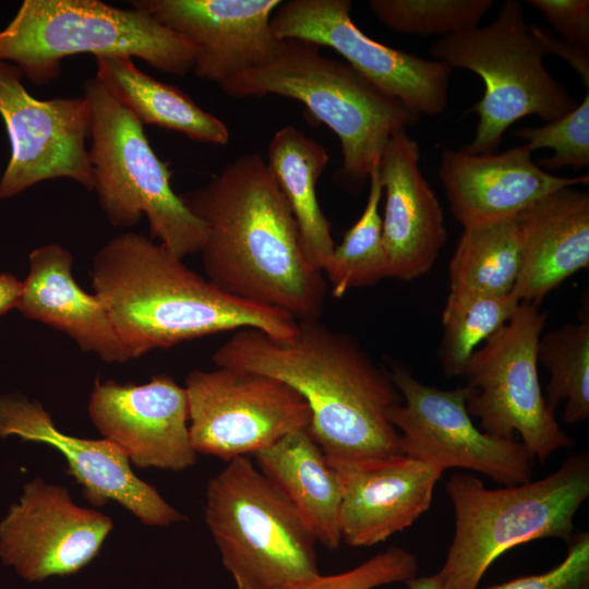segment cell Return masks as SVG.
Wrapping results in <instances>:
<instances>
[{"label":"cell","instance_id":"1","mask_svg":"<svg viewBox=\"0 0 589 589\" xmlns=\"http://www.w3.org/2000/svg\"><path fill=\"white\" fill-rule=\"evenodd\" d=\"M180 196L206 226L200 253L211 283L297 321L320 317L326 279L308 261L291 208L260 154L242 155Z\"/></svg>","mask_w":589,"mask_h":589},{"label":"cell","instance_id":"2","mask_svg":"<svg viewBox=\"0 0 589 589\" xmlns=\"http://www.w3.org/2000/svg\"><path fill=\"white\" fill-rule=\"evenodd\" d=\"M216 366L273 376L293 388L311 412L309 432L332 460L400 452L387 411L402 401L389 372L358 341L318 318L298 321L290 341L255 328L236 330L213 354ZM402 454V453H401Z\"/></svg>","mask_w":589,"mask_h":589},{"label":"cell","instance_id":"3","mask_svg":"<svg viewBox=\"0 0 589 589\" xmlns=\"http://www.w3.org/2000/svg\"><path fill=\"white\" fill-rule=\"evenodd\" d=\"M89 274L130 359L220 332L255 328L281 341L298 332L290 314L228 294L140 233L106 242Z\"/></svg>","mask_w":589,"mask_h":589},{"label":"cell","instance_id":"4","mask_svg":"<svg viewBox=\"0 0 589 589\" xmlns=\"http://www.w3.org/2000/svg\"><path fill=\"white\" fill-rule=\"evenodd\" d=\"M446 493L455 531L438 573L446 589H478L486 569L509 549L538 539H573L576 514L589 496V454H572L543 478L498 489L454 473Z\"/></svg>","mask_w":589,"mask_h":589},{"label":"cell","instance_id":"5","mask_svg":"<svg viewBox=\"0 0 589 589\" xmlns=\"http://www.w3.org/2000/svg\"><path fill=\"white\" fill-rule=\"evenodd\" d=\"M220 87L235 98L275 94L302 103L339 139L342 166L337 175L356 192L369 180L389 139L420 118L348 63L296 39L283 40L269 62L230 77Z\"/></svg>","mask_w":589,"mask_h":589},{"label":"cell","instance_id":"6","mask_svg":"<svg viewBox=\"0 0 589 589\" xmlns=\"http://www.w3.org/2000/svg\"><path fill=\"white\" fill-rule=\"evenodd\" d=\"M79 53L139 58L184 76L196 49L143 10L99 0H25L0 31V61L16 65L35 85L53 82L61 61Z\"/></svg>","mask_w":589,"mask_h":589},{"label":"cell","instance_id":"7","mask_svg":"<svg viewBox=\"0 0 589 589\" xmlns=\"http://www.w3.org/2000/svg\"><path fill=\"white\" fill-rule=\"evenodd\" d=\"M204 516L238 589H278L320 574L314 534L248 457L208 481Z\"/></svg>","mask_w":589,"mask_h":589},{"label":"cell","instance_id":"8","mask_svg":"<svg viewBox=\"0 0 589 589\" xmlns=\"http://www.w3.org/2000/svg\"><path fill=\"white\" fill-rule=\"evenodd\" d=\"M91 107L89 163L94 190L110 225L132 227L143 215L151 235L180 259L201 252L206 226L171 187L143 124L96 76L83 83Z\"/></svg>","mask_w":589,"mask_h":589},{"label":"cell","instance_id":"9","mask_svg":"<svg viewBox=\"0 0 589 589\" xmlns=\"http://www.w3.org/2000/svg\"><path fill=\"white\" fill-rule=\"evenodd\" d=\"M430 53L483 80L482 98L467 110L479 117L473 140L462 148L467 153H495L505 131L519 119L533 115L551 122L578 105L545 69V53L518 1H504L486 26L440 37Z\"/></svg>","mask_w":589,"mask_h":589},{"label":"cell","instance_id":"10","mask_svg":"<svg viewBox=\"0 0 589 589\" xmlns=\"http://www.w3.org/2000/svg\"><path fill=\"white\" fill-rule=\"evenodd\" d=\"M520 302L510 318L477 349L464 370L472 393L470 416L495 437L517 438L533 459L574 446L545 402L538 376V345L546 313Z\"/></svg>","mask_w":589,"mask_h":589},{"label":"cell","instance_id":"11","mask_svg":"<svg viewBox=\"0 0 589 589\" xmlns=\"http://www.w3.org/2000/svg\"><path fill=\"white\" fill-rule=\"evenodd\" d=\"M184 389L192 447L226 462L310 426L305 400L269 375L226 366L193 370Z\"/></svg>","mask_w":589,"mask_h":589},{"label":"cell","instance_id":"12","mask_svg":"<svg viewBox=\"0 0 589 589\" xmlns=\"http://www.w3.org/2000/svg\"><path fill=\"white\" fill-rule=\"evenodd\" d=\"M389 375L402 397L387 411L402 454L443 471L473 470L503 485L531 480L534 459L518 438L491 436L473 424L467 410L469 386H429L401 364H394Z\"/></svg>","mask_w":589,"mask_h":589},{"label":"cell","instance_id":"13","mask_svg":"<svg viewBox=\"0 0 589 589\" xmlns=\"http://www.w3.org/2000/svg\"><path fill=\"white\" fill-rule=\"evenodd\" d=\"M351 5L350 0L281 1L271 26L279 39L334 49L370 84L416 115L442 113L453 69L366 36L352 21Z\"/></svg>","mask_w":589,"mask_h":589},{"label":"cell","instance_id":"14","mask_svg":"<svg viewBox=\"0 0 589 589\" xmlns=\"http://www.w3.org/2000/svg\"><path fill=\"white\" fill-rule=\"evenodd\" d=\"M22 77L16 65L0 61V116L11 146L0 178V200L58 178L94 190L86 146L91 131L88 100L84 96L37 99L27 92Z\"/></svg>","mask_w":589,"mask_h":589},{"label":"cell","instance_id":"15","mask_svg":"<svg viewBox=\"0 0 589 589\" xmlns=\"http://www.w3.org/2000/svg\"><path fill=\"white\" fill-rule=\"evenodd\" d=\"M110 517L74 504L68 490L36 478L0 521V557L31 581L74 574L99 553Z\"/></svg>","mask_w":589,"mask_h":589},{"label":"cell","instance_id":"16","mask_svg":"<svg viewBox=\"0 0 589 589\" xmlns=\"http://www.w3.org/2000/svg\"><path fill=\"white\" fill-rule=\"evenodd\" d=\"M10 435L59 450L92 505L115 501L148 526L167 527L187 519L132 471L118 446L105 438L86 440L61 432L40 404L20 393L0 396V437Z\"/></svg>","mask_w":589,"mask_h":589},{"label":"cell","instance_id":"17","mask_svg":"<svg viewBox=\"0 0 589 589\" xmlns=\"http://www.w3.org/2000/svg\"><path fill=\"white\" fill-rule=\"evenodd\" d=\"M87 410L104 438L140 468L183 471L196 461L185 389L167 374L141 385L96 380Z\"/></svg>","mask_w":589,"mask_h":589},{"label":"cell","instance_id":"18","mask_svg":"<svg viewBox=\"0 0 589 589\" xmlns=\"http://www.w3.org/2000/svg\"><path fill=\"white\" fill-rule=\"evenodd\" d=\"M280 0H135L133 8L183 36L196 49L195 76L223 84L269 62L283 39L271 19Z\"/></svg>","mask_w":589,"mask_h":589},{"label":"cell","instance_id":"19","mask_svg":"<svg viewBox=\"0 0 589 589\" xmlns=\"http://www.w3.org/2000/svg\"><path fill=\"white\" fill-rule=\"evenodd\" d=\"M329 461L341 482V540L353 548L384 542L410 527L429 509L444 472L401 453Z\"/></svg>","mask_w":589,"mask_h":589},{"label":"cell","instance_id":"20","mask_svg":"<svg viewBox=\"0 0 589 589\" xmlns=\"http://www.w3.org/2000/svg\"><path fill=\"white\" fill-rule=\"evenodd\" d=\"M438 176L464 229L514 219L556 190L589 182L588 175L564 178L543 170L525 145L488 154L445 149Z\"/></svg>","mask_w":589,"mask_h":589},{"label":"cell","instance_id":"21","mask_svg":"<svg viewBox=\"0 0 589 589\" xmlns=\"http://www.w3.org/2000/svg\"><path fill=\"white\" fill-rule=\"evenodd\" d=\"M385 191L382 237L389 277L410 281L430 272L447 241L443 209L420 169V147L395 133L378 160Z\"/></svg>","mask_w":589,"mask_h":589},{"label":"cell","instance_id":"22","mask_svg":"<svg viewBox=\"0 0 589 589\" xmlns=\"http://www.w3.org/2000/svg\"><path fill=\"white\" fill-rule=\"evenodd\" d=\"M519 272L513 293L540 304L563 281L589 265V194L556 190L515 217Z\"/></svg>","mask_w":589,"mask_h":589},{"label":"cell","instance_id":"23","mask_svg":"<svg viewBox=\"0 0 589 589\" xmlns=\"http://www.w3.org/2000/svg\"><path fill=\"white\" fill-rule=\"evenodd\" d=\"M72 265V254L58 243L34 249L16 310L28 320L63 332L81 350L107 363L131 360L101 300L79 286Z\"/></svg>","mask_w":589,"mask_h":589},{"label":"cell","instance_id":"24","mask_svg":"<svg viewBox=\"0 0 589 589\" xmlns=\"http://www.w3.org/2000/svg\"><path fill=\"white\" fill-rule=\"evenodd\" d=\"M261 472L286 496L317 542L339 548L341 482L309 429L296 431L254 454Z\"/></svg>","mask_w":589,"mask_h":589},{"label":"cell","instance_id":"25","mask_svg":"<svg viewBox=\"0 0 589 589\" xmlns=\"http://www.w3.org/2000/svg\"><path fill=\"white\" fill-rule=\"evenodd\" d=\"M96 77L143 125L151 124L213 145L229 141L227 125L180 88L141 71L127 56L95 57Z\"/></svg>","mask_w":589,"mask_h":589},{"label":"cell","instance_id":"26","mask_svg":"<svg viewBox=\"0 0 589 589\" xmlns=\"http://www.w3.org/2000/svg\"><path fill=\"white\" fill-rule=\"evenodd\" d=\"M328 161L325 147L293 125L279 129L268 143L267 167L291 208L308 261L321 272L335 248L315 188Z\"/></svg>","mask_w":589,"mask_h":589},{"label":"cell","instance_id":"27","mask_svg":"<svg viewBox=\"0 0 589 589\" xmlns=\"http://www.w3.org/2000/svg\"><path fill=\"white\" fill-rule=\"evenodd\" d=\"M519 272L515 218L465 228L449 263L453 294L502 297L513 292Z\"/></svg>","mask_w":589,"mask_h":589},{"label":"cell","instance_id":"28","mask_svg":"<svg viewBox=\"0 0 589 589\" xmlns=\"http://www.w3.org/2000/svg\"><path fill=\"white\" fill-rule=\"evenodd\" d=\"M377 159L369 176V195L360 218L334 248L323 273L332 294L341 298L348 290L374 285L389 277V263L382 237L380 202L383 184Z\"/></svg>","mask_w":589,"mask_h":589},{"label":"cell","instance_id":"29","mask_svg":"<svg viewBox=\"0 0 589 589\" xmlns=\"http://www.w3.org/2000/svg\"><path fill=\"white\" fill-rule=\"evenodd\" d=\"M538 363L550 373L545 402L555 412L565 402L563 421L589 418V316L568 323L540 337Z\"/></svg>","mask_w":589,"mask_h":589},{"label":"cell","instance_id":"30","mask_svg":"<svg viewBox=\"0 0 589 589\" xmlns=\"http://www.w3.org/2000/svg\"><path fill=\"white\" fill-rule=\"evenodd\" d=\"M519 303L513 292L502 297L449 293L442 312L443 336L437 350L444 374L462 375L477 347L510 318Z\"/></svg>","mask_w":589,"mask_h":589},{"label":"cell","instance_id":"31","mask_svg":"<svg viewBox=\"0 0 589 589\" xmlns=\"http://www.w3.org/2000/svg\"><path fill=\"white\" fill-rule=\"evenodd\" d=\"M492 0H371L373 14L396 33L457 34L477 27Z\"/></svg>","mask_w":589,"mask_h":589},{"label":"cell","instance_id":"32","mask_svg":"<svg viewBox=\"0 0 589 589\" xmlns=\"http://www.w3.org/2000/svg\"><path fill=\"white\" fill-rule=\"evenodd\" d=\"M589 92V91H588ZM570 112L544 125L526 127L514 134L525 140L532 153L539 148H551L553 155L538 160L543 170H555L566 166L576 170L589 165V93Z\"/></svg>","mask_w":589,"mask_h":589},{"label":"cell","instance_id":"33","mask_svg":"<svg viewBox=\"0 0 589 589\" xmlns=\"http://www.w3.org/2000/svg\"><path fill=\"white\" fill-rule=\"evenodd\" d=\"M418 569V560L411 552L390 546L346 572L318 574L278 589H374L394 582H406L417 576Z\"/></svg>","mask_w":589,"mask_h":589},{"label":"cell","instance_id":"34","mask_svg":"<svg viewBox=\"0 0 589 589\" xmlns=\"http://www.w3.org/2000/svg\"><path fill=\"white\" fill-rule=\"evenodd\" d=\"M484 589H589V532L575 534L566 556L552 569Z\"/></svg>","mask_w":589,"mask_h":589},{"label":"cell","instance_id":"35","mask_svg":"<svg viewBox=\"0 0 589 589\" xmlns=\"http://www.w3.org/2000/svg\"><path fill=\"white\" fill-rule=\"evenodd\" d=\"M556 29L560 37L589 48L588 0H528Z\"/></svg>","mask_w":589,"mask_h":589},{"label":"cell","instance_id":"36","mask_svg":"<svg viewBox=\"0 0 589 589\" xmlns=\"http://www.w3.org/2000/svg\"><path fill=\"white\" fill-rule=\"evenodd\" d=\"M545 55L554 53L564 59L581 77L589 91V48L556 37L550 32L531 26Z\"/></svg>","mask_w":589,"mask_h":589},{"label":"cell","instance_id":"37","mask_svg":"<svg viewBox=\"0 0 589 589\" xmlns=\"http://www.w3.org/2000/svg\"><path fill=\"white\" fill-rule=\"evenodd\" d=\"M22 281L9 273L0 274V315L17 308Z\"/></svg>","mask_w":589,"mask_h":589},{"label":"cell","instance_id":"38","mask_svg":"<svg viewBox=\"0 0 589 589\" xmlns=\"http://www.w3.org/2000/svg\"><path fill=\"white\" fill-rule=\"evenodd\" d=\"M405 584L408 589H446L438 572L431 576H414Z\"/></svg>","mask_w":589,"mask_h":589}]
</instances>
